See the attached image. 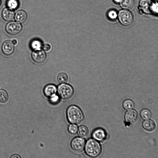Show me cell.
I'll use <instances>...</instances> for the list:
<instances>
[{"mask_svg": "<svg viewBox=\"0 0 158 158\" xmlns=\"http://www.w3.org/2000/svg\"><path fill=\"white\" fill-rule=\"evenodd\" d=\"M66 116L68 121L72 124H79L84 119V115L81 110L74 105L70 106L68 108Z\"/></svg>", "mask_w": 158, "mask_h": 158, "instance_id": "1", "label": "cell"}, {"mask_svg": "<svg viewBox=\"0 0 158 158\" xmlns=\"http://www.w3.org/2000/svg\"><path fill=\"white\" fill-rule=\"evenodd\" d=\"M84 148L86 154L91 157H96L98 156L102 152L100 144L94 139H88L85 143Z\"/></svg>", "mask_w": 158, "mask_h": 158, "instance_id": "2", "label": "cell"}, {"mask_svg": "<svg viewBox=\"0 0 158 158\" xmlns=\"http://www.w3.org/2000/svg\"><path fill=\"white\" fill-rule=\"evenodd\" d=\"M57 91L60 97L64 100L70 99L74 93L73 87L65 83H61L60 85L57 88Z\"/></svg>", "mask_w": 158, "mask_h": 158, "instance_id": "3", "label": "cell"}, {"mask_svg": "<svg viewBox=\"0 0 158 158\" xmlns=\"http://www.w3.org/2000/svg\"><path fill=\"white\" fill-rule=\"evenodd\" d=\"M120 23L124 26H129L133 23L134 17L132 13L127 10H120L118 15Z\"/></svg>", "mask_w": 158, "mask_h": 158, "instance_id": "4", "label": "cell"}, {"mask_svg": "<svg viewBox=\"0 0 158 158\" xmlns=\"http://www.w3.org/2000/svg\"><path fill=\"white\" fill-rule=\"evenodd\" d=\"M22 27L20 23L12 21L8 23L6 26L5 30L6 32L11 35H16L20 32Z\"/></svg>", "mask_w": 158, "mask_h": 158, "instance_id": "5", "label": "cell"}, {"mask_svg": "<svg viewBox=\"0 0 158 158\" xmlns=\"http://www.w3.org/2000/svg\"><path fill=\"white\" fill-rule=\"evenodd\" d=\"M85 143V140L83 138L81 137H76L71 141L70 146L73 150L80 152L84 149Z\"/></svg>", "mask_w": 158, "mask_h": 158, "instance_id": "6", "label": "cell"}, {"mask_svg": "<svg viewBox=\"0 0 158 158\" xmlns=\"http://www.w3.org/2000/svg\"><path fill=\"white\" fill-rule=\"evenodd\" d=\"M1 50L2 53L6 56L12 55L15 51L14 45L10 40H6L2 44Z\"/></svg>", "mask_w": 158, "mask_h": 158, "instance_id": "7", "label": "cell"}, {"mask_svg": "<svg viewBox=\"0 0 158 158\" xmlns=\"http://www.w3.org/2000/svg\"><path fill=\"white\" fill-rule=\"evenodd\" d=\"M31 57L33 61L37 64H41L45 61L46 55L43 50L34 51L31 54Z\"/></svg>", "mask_w": 158, "mask_h": 158, "instance_id": "8", "label": "cell"}, {"mask_svg": "<svg viewBox=\"0 0 158 158\" xmlns=\"http://www.w3.org/2000/svg\"><path fill=\"white\" fill-rule=\"evenodd\" d=\"M138 114L137 111L134 110H130L127 111L125 114V121L130 123L135 122L137 119Z\"/></svg>", "mask_w": 158, "mask_h": 158, "instance_id": "9", "label": "cell"}, {"mask_svg": "<svg viewBox=\"0 0 158 158\" xmlns=\"http://www.w3.org/2000/svg\"><path fill=\"white\" fill-rule=\"evenodd\" d=\"M92 136L97 141H102L106 137V133L105 131L102 128H98L95 129L93 132Z\"/></svg>", "mask_w": 158, "mask_h": 158, "instance_id": "10", "label": "cell"}, {"mask_svg": "<svg viewBox=\"0 0 158 158\" xmlns=\"http://www.w3.org/2000/svg\"><path fill=\"white\" fill-rule=\"evenodd\" d=\"M2 16L4 20L10 21L14 19L15 17V14L13 10L6 8L2 10Z\"/></svg>", "mask_w": 158, "mask_h": 158, "instance_id": "11", "label": "cell"}, {"mask_svg": "<svg viewBox=\"0 0 158 158\" xmlns=\"http://www.w3.org/2000/svg\"><path fill=\"white\" fill-rule=\"evenodd\" d=\"M57 91V89L56 86L53 84H49L47 85L44 87V95L48 98L56 94Z\"/></svg>", "mask_w": 158, "mask_h": 158, "instance_id": "12", "label": "cell"}, {"mask_svg": "<svg viewBox=\"0 0 158 158\" xmlns=\"http://www.w3.org/2000/svg\"><path fill=\"white\" fill-rule=\"evenodd\" d=\"M15 18L16 21L19 23L25 22L27 18V15L26 12L23 10L18 11L15 15Z\"/></svg>", "mask_w": 158, "mask_h": 158, "instance_id": "13", "label": "cell"}, {"mask_svg": "<svg viewBox=\"0 0 158 158\" xmlns=\"http://www.w3.org/2000/svg\"><path fill=\"white\" fill-rule=\"evenodd\" d=\"M152 4L150 0H141L139 3L140 8L145 13H149Z\"/></svg>", "mask_w": 158, "mask_h": 158, "instance_id": "14", "label": "cell"}, {"mask_svg": "<svg viewBox=\"0 0 158 158\" xmlns=\"http://www.w3.org/2000/svg\"><path fill=\"white\" fill-rule=\"evenodd\" d=\"M143 127L146 131H152L154 130L156 125L155 122L150 119L145 120L143 123Z\"/></svg>", "mask_w": 158, "mask_h": 158, "instance_id": "15", "label": "cell"}, {"mask_svg": "<svg viewBox=\"0 0 158 158\" xmlns=\"http://www.w3.org/2000/svg\"><path fill=\"white\" fill-rule=\"evenodd\" d=\"M77 132L80 137L84 138L88 136L89 134V130L86 126L81 125L79 127Z\"/></svg>", "mask_w": 158, "mask_h": 158, "instance_id": "16", "label": "cell"}, {"mask_svg": "<svg viewBox=\"0 0 158 158\" xmlns=\"http://www.w3.org/2000/svg\"><path fill=\"white\" fill-rule=\"evenodd\" d=\"M6 5L9 9L12 10H15L19 6V1L18 0H7Z\"/></svg>", "mask_w": 158, "mask_h": 158, "instance_id": "17", "label": "cell"}, {"mask_svg": "<svg viewBox=\"0 0 158 158\" xmlns=\"http://www.w3.org/2000/svg\"><path fill=\"white\" fill-rule=\"evenodd\" d=\"M121 3L123 8L126 9H130L134 6L135 2L134 0H123Z\"/></svg>", "mask_w": 158, "mask_h": 158, "instance_id": "18", "label": "cell"}, {"mask_svg": "<svg viewBox=\"0 0 158 158\" xmlns=\"http://www.w3.org/2000/svg\"><path fill=\"white\" fill-rule=\"evenodd\" d=\"M42 46V44L41 41L38 40H34L31 44V47L32 49L34 51L40 50Z\"/></svg>", "mask_w": 158, "mask_h": 158, "instance_id": "19", "label": "cell"}, {"mask_svg": "<svg viewBox=\"0 0 158 158\" xmlns=\"http://www.w3.org/2000/svg\"><path fill=\"white\" fill-rule=\"evenodd\" d=\"M9 99L8 95L6 91L0 90V103L2 104L6 103Z\"/></svg>", "mask_w": 158, "mask_h": 158, "instance_id": "20", "label": "cell"}, {"mask_svg": "<svg viewBox=\"0 0 158 158\" xmlns=\"http://www.w3.org/2000/svg\"><path fill=\"white\" fill-rule=\"evenodd\" d=\"M140 116L141 118L144 120L148 119L151 117V113L149 110L144 109L141 111Z\"/></svg>", "mask_w": 158, "mask_h": 158, "instance_id": "21", "label": "cell"}, {"mask_svg": "<svg viewBox=\"0 0 158 158\" xmlns=\"http://www.w3.org/2000/svg\"><path fill=\"white\" fill-rule=\"evenodd\" d=\"M123 106L124 109L129 110L134 108V104L132 100L130 99H127L123 102Z\"/></svg>", "mask_w": 158, "mask_h": 158, "instance_id": "22", "label": "cell"}, {"mask_svg": "<svg viewBox=\"0 0 158 158\" xmlns=\"http://www.w3.org/2000/svg\"><path fill=\"white\" fill-rule=\"evenodd\" d=\"M69 80L68 75L65 73H60L57 77V80L60 83H64L67 82Z\"/></svg>", "mask_w": 158, "mask_h": 158, "instance_id": "23", "label": "cell"}, {"mask_svg": "<svg viewBox=\"0 0 158 158\" xmlns=\"http://www.w3.org/2000/svg\"><path fill=\"white\" fill-rule=\"evenodd\" d=\"M77 126L74 124H70L68 127V130L69 132L72 134H76L78 131Z\"/></svg>", "mask_w": 158, "mask_h": 158, "instance_id": "24", "label": "cell"}, {"mask_svg": "<svg viewBox=\"0 0 158 158\" xmlns=\"http://www.w3.org/2000/svg\"><path fill=\"white\" fill-rule=\"evenodd\" d=\"M107 16L108 18L111 20H115L118 16L117 12L114 10H110L107 13Z\"/></svg>", "mask_w": 158, "mask_h": 158, "instance_id": "25", "label": "cell"}, {"mask_svg": "<svg viewBox=\"0 0 158 158\" xmlns=\"http://www.w3.org/2000/svg\"><path fill=\"white\" fill-rule=\"evenodd\" d=\"M49 98L50 102L53 104L58 103L60 101V97L56 94H53Z\"/></svg>", "mask_w": 158, "mask_h": 158, "instance_id": "26", "label": "cell"}, {"mask_svg": "<svg viewBox=\"0 0 158 158\" xmlns=\"http://www.w3.org/2000/svg\"><path fill=\"white\" fill-rule=\"evenodd\" d=\"M42 48L43 51L46 52H49L52 50V47L51 45L49 44H45L42 45Z\"/></svg>", "mask_w": 158, "mask_h": 158, "instance_id": "27", "label": "cell"}, {"mask_svg": "<svg viewBox=\"0 0 158 158\" xmlns=\"http://www.w3.org/2000/svg\"><path fill=\"white\" fill-rule=\"evenodd\" d=\"M150 10L155 13L158 12V3L157 2L156 3H152L150 7Z\"/></svg>", "mask_w": 158, "mask_h": 158, "instance_id": "28", "label": "cell"}, {"mask_svg": "<svg viewBox=\"0 0 158 158\" xmlns=\"http://www.w3.org/2000/svg\"><path fill=\"white\" fill-rule=\"evenodd\" d=\"M11 158H21L20 156L18 155L17 154H14L12 155L11 157Z\"/></svg>", "mask_w": 158, "mask_h": 158, "instance_id": "29", "label": "cell"}, {"mask_svg": "<svg viewBox=\"0 0 158 158\" xmlns=\"http://www.w3.org/2000/svg\"><path fill=\"white\" fill-rule=\"evenodd\" d=\"M114 2L118 4L121 3L123 0H113Z\"/></svg>", "mask_w": 158, "mask_h": 158, "instance_id": "30", "label": "cell"}, {"mask_svg": "<svg viewBox=\"0 0 158 158\" xmlns=\"http://www.w3.org/2000/svg\"><path fill=\"white\" fill-rule=\"evenodd\" d=\"M11 41L14 45H16L17 44V41L15 39Z\"/></svg>", "mask_w": 158, "mask_h": 158, "instance_id": "31", "label": "cell"}, {"mask_svg": "<svg viewBox=\"0 0 158 158\" xmlns=\"http://www.w3.org/2000/svg\"><path fill=\"white\" fill-rule=\"evenodd\" d=\"M1 3H2V1H1V0H0V6L1 4Z\"/></svg>", "mask_w": 158, "mask_h": 158, "instance_id": "32", "label": "cell"}]
</instances>
